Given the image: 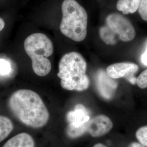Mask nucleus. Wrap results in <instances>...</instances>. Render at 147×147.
Here are the masks:
<instances>
[{
  "label": "nucleus",
  "mask_w": 147,
  "mask_h": 147,
  "mask_svg": "<svg viewBox=\"0 0 147 147\" xmlns=\"http://www.w3.org/2000/svg\"><path fill=\"white\" fill-rule=\"evenodd\" d=\"M11 71V67L10 62L5 59L0 58V75L7 76Z\"/></svg>",
  "instance_id": "15"
},
{
  "label": "nucleus",
  "mask_w": 147,
  "mask_h": 147,
  "mask_svg": "<svg viewBox=\"0 0 147 147\" xmlns=\"http://www.w3.org/2000/svg\"><path fill=\"white\" fill-rule=\"evenodd\" d=\"M93 147H107L106 146H105V145L101 144V143H98V144H96Z\"/></svg>",
  "instance_id": "22"
},
{
  "label": "nucleus",
  "mask_w": 147,
  "mask_h": 147,
  "mask_svg": "<svg viewBox=\"0 0 147 147\" xmlns=\"http://www.w3.org/2000/svg\"><path fill=\"white\" fill-rule=\"evenodd\" d=\"M13 129L11 121L6 117L0 116V143L8 137Z\"/></svg>",
  "instance_id": "12"
},
{
  "label": "nucleus",
  "mask_w": 147,
  "mask_h": 147,
  "mask_svg": "<svg viewBox=\"0 0 147 147\" xmlns=\"http://www.w3.org/2000/svg\"><path fill=\"white\" fill-rule=\"evenodd\" d=\"M57 76L61 79V85L68 90L84 91L88 88L90 81L86 75L87 63L78 53L70 52L61 59Z\"/></svg>",
  "instance_id": "2"
},
{
  "label": "nucleus",
  "mask_w": 147,
  "mask_h": 147,
  "mask_svg": "<svg viewBox=\"0 0 147 147\" xmlns=\"http://www.w3.org/2000/svg\"><path fill=\"white\" fill-rule=\"evenodd\" d=\"M136 80L137 79L136 78L132 76V77L130 78V79H129L128 80L129 81V82H130L131 84H136Z\"/></svg>",
  "instance_id": "21"
},
{
  "label": "nucleus",
  "mask_w": 147,
  "mask_h": 147,
  "mask_svg": "<svg viewBox=\"0 0 147 147\" xmlns=\"http://www.w3.org/2000/svg\"><path fill=\"white\" fill-rule=\"evenodd\" d=\"M141 0H119L117 4V8L123 14L134 13L138 9Z\"/></svg>",
  "instance_id": "11"
},
{
  "label": "nucleus",
  "mask_w": 147,
  "mask_h": 147,
  "mask_svg": "<svg viewBox=\"0 0 147 147\" xmlns=\"http://www.w3.org/2000/svg\"><path fill=\"white\" fill-rule=\"evenodd\" d=\"M136 84L139 87L144 89L147 87V69L143 71L136 80Z\"/></svg>",
  "instance_id": "16"
},
{
  "label": "nucleus",
  "mask_w": 147,
  "mask_h": 147,
  "mask_svg": "<svg viewBox=\"0 0 147 147\" xmlns=\"http://www.w3.org/2000/svg\"><path fill=\"white\" fill-rule=\"evenodd\" d=\"M5 26V23L4 20L0 18V32L3 30Z\"/></svg>",
  "instance_id": "20"
},
{
  "label": "nucleus",
  "mask_w": 147,
  "mask_h": 147,
  "mask_svg": "<svg viewBox=\"0 0 147 147\" xmlns=\"http://www.w3.org/2000/svg\"><path fill=\"white\" fill-rule=\"evenodd\" d=\"M113 123L107 116L100 115L90 118L86 124V132L94 137L105 135L110 131Z\"/></svg>",
  "instance_id": "7"
},
{
  "label": "nucleus",
  "mask_w": 147,
  "mask_h": 147,
  "mask_svg": "<svg viewBox=\"0 0 147 147\" xmlns=\"http://www.w3.org/2000/svg\"><path fill=\"white\" fill-rule=\"evenodd\" d=\"M62 19L60 30L75 42L84 40L87 33L88 16L84 8L75 0H64L62 5Z\"/></svg>",
  "instance_id": "3"
},
{
  "label": "nucleus",
  "mask_w": 147,
  "mask_h": 147,
  "mask_svg": "<svg viewBox=\"0 0 147 147\" xmlns=\"http://www.w3.org/2000/svg\"><path fill=\"white\" fill-rule=\"evenodd\" d=\"M101 39L107 45H114L116 43V34L107 26L101 27L99 30Z\"/></svg>",
  "instance_id": "13"
},
{
  "label": "nucleus",
  "mask_w": 147,
  "mask_h": 147,
  "mask_svg": "<svg viewBox=\"0 0 147 147\" xmlns=\"http://www.w3.org/2000/svg\"><path fill=\"white\" fill-rule=\"evenodd\" d=\"M137 138L141 144L147 147V126L140 128L136 134Z\"/></svg>",
  "instance_id": "14"
},
{
  "label": "nucleus",
  "mask_w": 147,
  "mask_h": 147,
  "mask_svg": "<svg viewBox=\"0 0 147 147\" xmlns=\"http://www.w3.org/2000/svg\"><path fill=\"white\" fill-rule=\"evenodd\" d=\"M24 49L31 58L33 71L39 76H45L51 70L52 66L47 57L53 53L51 40L44 34L36 33L27 37L24 42Z\"/></svg>",
  "instance_id": "4"
},
{
  "label": "nucleus",
  "mask_w": 147,
  "mask_h": 147,
  "mask_svg": "<svg viewBox=\"0 0 147 147\" xmlns=\"http://www.w3.org/2000/svg\"><path fill=\"white\" fill-rule=\"evenodd\" d=\"M90 117L87 109L82 104L76 105L73 110L69 111L67 115L68 126L67 129V135L75 138L86 132V124Z\"/></svg>",
  "instance_id": "5"
},
{
  "label": "nucleus",
  "mask_w": 147,
  "mask_h": 147,
  "mask_svg": "<svg viewBox=\"0 0 147 147\" xmlns=\"http://www.w3.org/2000/svg\"><path fill=\"white\" fill-rule=\"evenodd\" d=\"M138 11L144 21H147V0H141L138 7Z\"/></svg>",
  "instance_id": "17"
},
{
  "label": "nucleus",
  "mask_w": 147,
  "mask_h": 147,
  "mask_svg": "<svg viewBox=\"0 0 147 147\" xmlns=\"http://www.w3.org/2000/svg\"><path fill=\"white\" fill-rule=\"evenodd\" d=\"M141 62L143 64L147 66V45L145 51L142 54L141 56Z\"/></svg>",
  "instance_id": "18"
},
{
  "label": "nucleus",
  "mask_w": 147,
  "mask_h": 147,
  "mask_svg": "<svg viewBox=\"0 0 147 147\" xmlns=\"http://www.w3.org/2000/svg\"><path fill=\"white\" fill-rule=\"evenodd\" d=\"M129 147H146L145 146H144L143 145H142V144L141 143H136V142H134V143H131Z\"/></svg>",
  "instance_id": "19"
},
{
  "label": "nucleus",
  "mask_w": 147,
  "mask_h": 147,
  "mask_svg": "<svg viewBox=\"0 0 147 147\" xmlns=\"http://www.w3.org/2000/svg\"><path fill=\"white\" fill-rule=\"evenodd\" d=\"M32 137L27 133L19 134L6 142L3 147H34Z\"/></svg>",
  "instance_id": "10"
},
{
  "label": "nucleus",
  "mask_w": 147,
  "mask_h": 147,
  "mask_svg": "<svg viewBox=\"0 0 147 147\" xmlns=\"http://www.w3.org/2000/svg\"><path fill=\"white\" fill-rule=\"evenodd\" d=\"M8 105L12 113L27 126L39 128L49 119V113L39 95L30 89H20L13 93Z\"/></svg>",
  "instance_id": "1"
},
{
  "label": "nucleus",
  "mask_w": 147,
  "mask_h": 147,
  "mask_svg": "<svg viewBox=\"0 0 147 147\" xmlns=\"http://www.w3.org/2000/svg\"><path fill=\"white\" fill-rule=\"evenodd\" d=\"M96 85L99 94L107 100L113 97L117 88V84L114 79L111 78L106 71L102 69L96 73Z\"/></svg>",
  "instance_id": "8"
},
{
  "label": "nucleus",
  "mask_w": 147,
  "mask_h": 147,
  "mask_svg": "<svg viewBox=\"0 0 147 147\" xmlns=\"http://www.w3.org/2000/svg\"><path fill=\"white\" fill-rule=\"evenodd\" d=\"M106 26L123 42H129L135 37V30L131 22L123 16L119 14H110L106 19Z\"/></svg>",
  "instance_id": "6"
},
{
  "label": "nucleus",
  "mask_w": 147,
  "mask_h": 147,
  "mask_svg": "<svg viewBox=\"0 0 147 147\" xmlns=\"http://www.w3.org/2000/svg\"><path fill=\"white\" fill-rule=\"evenodd\" d=\"M138 69V66L134 63H116L109 66L106 69V73L112 79L126 77L129 80L136 73Z\"/></svg>",
  "instance_id": "9"
}]
</instances>
